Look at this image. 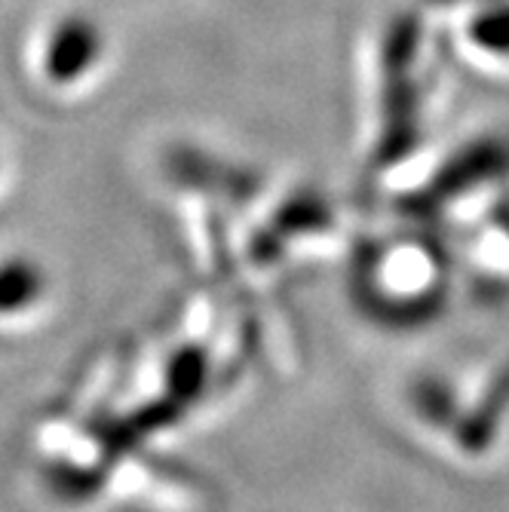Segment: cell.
I'll list each match as a JSON object with an SVG mask.
<instances>
[{
  "instance_id": "cell-1",
  "label": "cell",
  "mask_w": 509,
  "mask_h": 512,
  "mask_svg": "<svg viewBox=\"0 0 509 512\" xmlns=\"http://www.w3.org/2000/svg\"><path fill=\"white\" fill-rule=\"evenodd\" d=\"M102 53V34L89 19H65L46 43V71L53 80L71 83L96 65Z\"/></svg>"
},
{
  "instance_id": "cell-2",
  "label": "cell",
  "mask_w": 509,
  "mask_h": 512,
  "mask_svg": "<svg viewBox=\"0 0 509 512\" xmlns=\"http://www.w3.org/2000/svg\"><path fill=\"white\" fill-rule=\"evenodd\" d=\"M40 295V273L22 258H10L0 264V310H22Z\"/></svg>"
}]
</instances>
